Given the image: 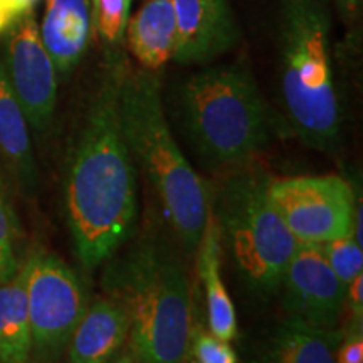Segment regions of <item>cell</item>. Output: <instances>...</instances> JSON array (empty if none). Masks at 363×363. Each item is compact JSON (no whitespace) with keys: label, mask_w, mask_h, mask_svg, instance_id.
<instances>
[{"label":"cell","mask_w":363,"mask_h":363,"mask_svg":"<svg viewBox=\"0 0 363 363\" xmlns=\"http://www.w3.org/2000/svg\"><path fill=\"white\" fill-rule=\"evenodd\" d=\"M91 0H48L40 39L57 74L69 76L89 43Z\"/></svg>","instance_id":"14"},{"label":"cell","mask_w":363,"mask_h":363,"mask_svg":"<svg viewBox=\"0 0 363 363\" xmlns=\"http://www.w3.org/2000/svg\"><path fill=\"white\" fill-rule=\"evenodd\" d=\"M104 363H136V357H135V353L131 352V348H125V350H121L118 355L113 357L111 360H108Z\"/></svg>","instance_id":"27"},{"label":"cell","mask_w":363,"mask_h":363,"mask_svg":"<svg viewBox=\"0 0 363 363\" xmlns=\"http://www.w3.org/2000/svg\"><path fill=\"white\" fill-rule=\"evenodd\" d=\"M321 249H323V254L330 267L337 274V278L342 281L345 288H348V284L358 274H362V244L355 239L353 233L343 235V238L330 240L326 244H321Z\"/></svg>","instance_id":"21"},{"label":"cell","mask_w":363,"mask_h":363,"mask_svg":"<svg viewBox=\"0 0 363 363\" xmlns=\"http://www.w3.org/2000/svg\"><path fill=\"white\" fill-rule=\"evenodd\" d=\"M126 2H130V4H131V0H126Z\"/></svg>","instance_id":"29"},{"label":"cell","mask_w":363,"mask_h":363,"mask_svg":"<svg viewBox=\"0 0 363 363\" xmlns=\"http://www.w3.org/2000/svg\"><path fill=\"white\" fill-rule=\"evenodd\" d=\"M33 333V358L57 363L88 308L83 281L56 254L34 251L21 264Z\"/></svg>","instance_id":"7"},{"label":"cell","mask_w":363,"mask_h":363,"mask_svg":"<svg viewBox=\"0 0 363 363\" xmlns=\"http://www.w3.org/2000/svg\"><path fill=\"white\" fill-rule=\"evenodd\" d=\"M4 2L7 4V7L11 9V12L13 13V16L19 17L21 13L30 11L38 0H4Z\"/></svg>","instance_id":"25"},{"label":"cell","mask_w":363,"mask_h":363,"mask_svg":"<svg viewBox=\"0 0 363 363\" xmlns=\"http://www.w3.org/2000/svg\"><path fill=\"white\" fill-rule=\"evenodd\" d=\"M0 283H2V279H0Z\"/></svg>","instance_id":"31"},{"label":"cell","mask_w":363,"mask_h":363,"mask_svg":"<svg viewBox=\"0 0 363 363\" xmlns=\"http://www.w3.org/2000/svg\"><path fill=\"white\" fill-rule=\"evenodd\" d=\"M136 363H138V362H136Z\"/></svg>","instance_id":"33"},{"label":"cell","mask_w":363,"mask_h":363,"mask_svg":"<svg viewBox=\"0 0 363 363\" xmlns=\"http://www.w3.org/2000/svg\"><path fill=\"white\" fill-rule=\"evenodd\" d=\"M185 363H189V362H185Z\"/></svg>","instance_id":"32"},{"label":"cell","mask_w":363,"mask_h":363,"mask_svg":"<svg viewBox=\"0 0 363 363\" xmlns=\"http://www.w3.org/2000/svg\"><path fill=\"white\" fill-rule=\"evenodd\" d=\"M0 360L4 363L33 360V333L21 269L0 283Z\"/></svg>","instance_id":"18"},{"label":"cell","mask_w":363,"mask_h":363,"mask_svg":"<svg viewBox=\"0 0 363 363\" xmlns=\"http://www.w3.org/2000/svg\"><path fill=\"white\" fill-rule=\"evenodd\" d=\"M16 19L17 17L11 12V9L7 7V4L4 2V0H0V34H2L6 29H9Z\"/></svg>","instance_id":"26"},{"label":"cell","mask_w":363,"mask_h":363,"mask_svg":"<svg viewBox=\"0 0 363 363\" xmlns=\"http://www.w3.org/2000/svg\"><path fill=\"white\" fill-rule=\"evenodd\" d=\"M279 101L286 125L306 147L331 152L342 135L325 0H284L279 34Z\"/></svg>","instance_id":"4"},{"label":"cell","mask_w":363,"mask_h":363,"mask_svg":"<svg viewBox=\"0 0 363 363\" xmlns=\"http://www.w3.org/2000/svg\"><path fill=\"white\" fill-rule=\"evenodd\" d=\"M172 4L177 21V62L203 65L235 44L238 29L227 0H172Z\"/></svg>","instance_id":"11"},{"label":"cell","mask_w":363,"mask_h":363,"mask_svg":"<svg viewBox=\"0 0 363 363\" xmlns=\"http://www.w3.org/2000/svg\"><path fill=\"white\" fill-rule=\"evenodd\" d=\"M103 288L130 321L138 363H185L194 331L190 279L179 251L150 233L106 261Z\"/></svg>","instance_id":"2"},{"label":"cell","mask_w":363,"mask_h":363,"mask_svg":"<svg viewBox=\"0 0 363 363\" xmlns=\"http://www.w3.org/2000/svg\"><path fill=\"white\" fill-rule=\"evenodd\" d=\"M267 195L299 244H326L353 233L357 202L338 175L269 179Z\"/></svg>","instance_id":"8"},{"label":"cell","mask_w":363,"mask_h":363,"mask_svg":"<svg viewBox=\"0 0 363 363\" xmlns=\"http://www.w3.org/2000/svg\"><path fill=\"white\" fill-rule=\"evenodd\" d=\"M220 230L214 214L208 216L206 230L199 242V274H201L208 331L224 342L238 337V315L224 281L220 278Z\"/></svg>","instance_id":"16"},{"label":"cell","mask_w":363,"mask_h":363,"mask_svg":"<svg viewBox=\"0 0 363 363\" xmlns=\"http://www.w3.org/2000/svg\"><path fill=\"white\" fill-rule=\"evenodd\" d=\"M4 67L27 121L43 133L56 110L57 71L40 39L33 11L21 13L11 24Z\"/></svg>","instance_id":"9"},{"label":"cell","mask_w":363,"mask_h":363,"mask_svg":"<svg viewBox=\"0 0 363 363\" xmlns=\"http://www.w3.org/2000/svg\"><path fill=\"white\" fill-rule=\"evenodd\" d=\"M337 363H363L362 326H350V330L343 331L337 350Z\"/></svg>","instance_id":"23"},{"label":"cell","mask_w":363,"mask_h":363,"mask_svg":"<svg viewBox=\"0 0 363 363\" xmlns=\"http://www.w3.org/2000/svg\"><path fill=\"white\" fill-rule=\"evenodd\" d=\"M338 4L345 13H353L358 6V0H338Z\"/></svg>","instance_id":"28"},{"label":"cell","mask_w":363,"mask_h":363,"mask_svg":"<svg viewBox=\"0 0 363 363\" xmlns=\"http://www.w3.org/2000/svg\"><path fill=\"white\" fill-rule=\"evenodd\" d=\"M362 286H363V274H358L347 288V299H350V308L353 315L352 326H362V315H363Z\"/></svg>","instance_id":"24"},{"label":"cell","mask_w":363,"mask_h":363,"mask_svg":"<svg viewBox=\"0 0 363 363\" xmlns=\"http://www.w3.org/2000/svg\"><path fill=\"white\" fill-rule=\"evenodd\" d=\"M0 363H4V362H2V360H0Z\"/></svg>","instance_id":"30"},{"label":"cell","mask_w":363,"mask_h":363,"mask_svg":"<svg viewBox=\"0 0 363 363\" xmlns=\"http://www.w3.org/2000/svg\"><path fill=\"white\" fill-rule=\"evenodd\" d=\"M279 289L286 315L320 330H340L347 288L330 267L320 244H299Z\"/></svg>","instance_id":"10"},{"label":"cell","mask_w":363,"mask_h":363,"mask_svg":"<svg viewBox=\"0 0 363 363\" xmlns=\"http://www.w3.org/2000/svg\"><path fill=\"white\" fill-rule=\"evenodd\" d=\"M29 121L22 104L9 83L4 61L0 59V155L27 192L38 187L33 143H30Z\"/></svg>","instance_id":"17"},{"label":"cell","mask_w":363,"mask_h":363,"mask_svg":"<svg viewBox=\"0 0 363 363\" xmlns=\"http://www.w3.org/2000/svg\"><path fill=\"white\" fill-rule=\"evenodd\" d=\"M177 110L190 143L216 167L244 165L271 142V111L244 61L189 76Z\"/></svg>","instance_id":"5"},{"label":"cell","mask_w":363,"mask_h":363,"mask_svg":"<svg viewBox=\"0 0 363 363\" xmlns=\"http://www.w3.org/2000/svg\"><path fill=\"white\" fill-rule=\"evenodd\" d=\"M269 177L240 170L225 180L212 202L220 234L244 284L259 296L279 291L286 266L299 242L267 195Z\"/></svg>","instance_id":"6"},{"label":"cell","mask_w":363,"mask_h":363,"mask_svg":"<svg viewBox=\"0 0 363 363\" xmlns=\"http://www.w3.org/2000/svg\"><path fill=\"white\" fill-rule=\"evenodd\" d=\"M343 330H320L286 315L246 348L244 363H337Z\"/></svg>","instance_id":"12"},{"label":"cell","mask_w":363,"mask_h":363,"mask_svg":"<svg viewBox=\"0 0 363 363\" xmlns=\"http://www.w3.org/2000/svg\"><path fill=\"white\" fill-rule=\"evenodd\" d=\"M22 233L7 190L0 180V279L12 278L21 269L19 242Z\"/></svg>","instance_id":"19"},{"label":"cell","mask_w":363,"mask_h":363,"mask_svg":"<svg viewBox=\"0 0 363 363\" xmlns=\"http://www.w3.org/2000/svg\"><path fill=\"white\" fill-rule=\"evenodd\" d=\"M130 321L111 298L89 303L67 343V363H104L126 348Z\"/></svg>","instance_id":"13"},{"label":"cell","mask_w":363,"mask_h":363,"mask_svg":"<svg viewBox=\"0 0 363 363\" xmlns=\"http://www.w3.org/2000/svg\"><path fill=\"white\" fill-rule=\"evenodd\" d=\"M126 44L143 69L158 71L174 59L177 21L172 0H147L126 22Z\"/></svg>","instance_id":"15"},{"label":"cell","mask_w":363,"mask_h":363,"mask_svg":"<svg viewBox=\"0 0 363 363\" xmlns=\"http://www.w3.org/2000/svg\"><path fill=\"white\" fill-rule=\"evenodd\" d=\"M125 65L118 49L108 51L101 84L91 99L67 167V225L86 269H96L120 251L138 224L136 165L120 118Z\"/></svg>","instance_id":"1"},{"label":"cell","mask_w":363,"mask_h":363,"mask_svg":"<svg viewBox=\"0 0 363 363\" xmlns=\"http://www.w3.org/2000/svg\"><path fill=\"white\" fill-rule=\"evenodd\" d=\"M130 6L126 0H91L93 26L108 51H116L123 44Z\"/></svg>","instance_id":"20"},{"label":"cell","mask_w":363,"mask_h":363,"mask_svg":"<svg viewBox=\"0 0 363 363\" xmlns=\"http://www.w3.org/2000/svg\"><path fill=\"white\" fill-rule=\"evenodd\" d=\"M189 363H239V357L229 342L214 337L211 331L195 325L189 347Z\"/></svg>","instance_id":"22"},{"label":"cell","mask_w":363,"mask_h":363,"mask_svg":"<svg viewBox=\"0 0 363 363\" xmlns=\"http://www.w3.org/2000/svg\"><path fill=\"white\" fill-rule=\"evenodd\" d=\"M120 118L131 158L157 195L172 234L184 251L195 252L211 216L212 197L172 135L153 71H131L125 65Z\"/></svg>","instance_id":"3"}]
</instances>
